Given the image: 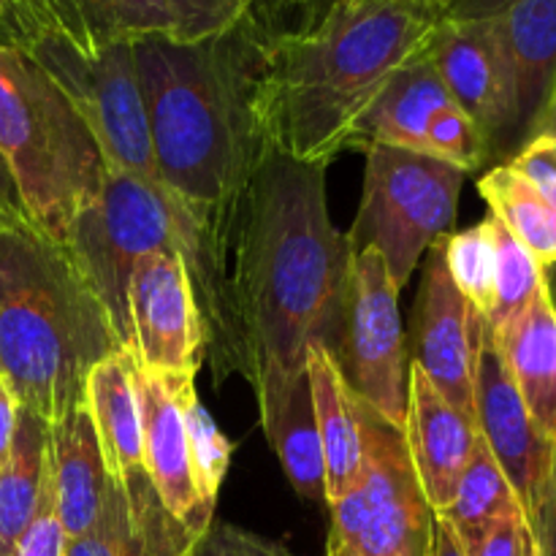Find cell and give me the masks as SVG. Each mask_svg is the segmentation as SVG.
<instances>
[{"instance_id":"1","label":"cell","mask_w":556,"mask_h":556,"mask_svg":"<svg viewBox=\"0 0 556 556\" xmlns=\"http://www.w3.org/2000/svg\"><path fill=\"white\" fill-rule=\"evenodd\" d=\"M231 372L255 396L307 372V351L334 353L353 248L331 223L326 166L264 152L215 231Z\"/></svg>"},{"instance_id":"2","label":"cell","mask_w":556,"mask_h":556,"mask_svg":"<svg viewBox=\"0 0 556 556\" xmlns=\"http://www.w3.org/2000/svg\"><path fill=\"white\" fill-rule=\"evenodd\" d=\"M418 0H337L309 30L258 43L250 109L266 152L329 166L396 68L429 43Z\"/></svg>"},{"instance_id":"3","label":"cell","mask_w":556,"mask_h":556,"mask_svg":"<svg viewBox=\"0 0 556 556\" xmlns=\"http://www.w3.org/2000/svg\"><path fill=\"white\" fill-rule=\"evenodd\" d=\"M130 43L163 188L212 231L266 152L250 109L261 38L244 20L206 41Z\"/></svg>"},{"instance_id":"4","label":"cell","mask_w":556,"mask_h":556,"mask_svg":"<svg viewBox=\"0 0 556 556\" xmlns=\"http://www.w3.org/2000/svg\"><path fill=\"white\" fill-rule=\"evenodd\" d=\"M123 351L68 250L30 223L0 226V372L20 407L58 421L85 402L90 369Z\"/></svg>"},{"instance_id":"5","label":"cell","mask_w":556,"mask_h":556,"mask_svg":"<svg viewBox=\"0 0 556 556\" xmlns=\"http://www.w3.org/2000/svg\"><path fill=\"white\" fill-rule=\"evenodd\" d=\"M63 248L106 309L123 351L130 345V277L141 258L155 253H182L206 345H220L226 337L223 280L212 255V233L168 190L103 166L101 185L74 215Z\"/></svg>"},{"instance_id":"6","label":"cell","mask_w":556,"mask_h":556,"mask_svg":"<svg viewBox=\"0 0 556 556\" xmlns=\"http://www.w3.org/2000/svg\"><path fill=\"white\" fill-rule=\"evenodd\" d=\"M0 155L30 226L63 244L79 206L101 185L103 157L52 76L11 43H0Z\"/></svg>"},{"instance_id":"7","label":"cell","mask_w":556,"mask_h":556,"mask_svg":"<svg viewBox=\"0 0 556 556\" xmlns=\"http://www.w3.org/2000/svg\"><path fill=\"white\" fill-rule=\"evenodd\" d=\"M364 190L348 231L353 253L378 250L394 286L405 288L424 255L448 237L467 174L427 152L372 144Z\"/></svg>"},{"instance_id":"8","label":"cell","mask_w":556,"mask_h":556,"mask_svg":"<svg viewBox=\"0 0 556 556\" xmlns=\"http://www.w3.org/2000/svg\"><path fill=\"white\" fill-rule=\"evenodd\" d=\"M14 47L25 49L63 90L96 139L103 166L163 188L136 74L134 43L79 47L63 33L33 30Z\"/></svg>"},{"instance_id":"9","label":"cell","mask_w":556,"mask_h":556,"mask_svg":"<svg viewBox=\"0 0 556 556\" xmlns=\"http://www.w3.org/2000/svg\"><path fill=\"white\" fill-rule=\"evenodd\" d=\"M364 465L358 481L329 503L331 532L356 556H432L438 514L413 470L402 429L358 402Z\"/></svg>"},{"instance_id":"10","label":"cell","mask_w":556,"mask_h":556,"mask_svg":"<svg viewBox=\"0 0 556 556\" xmlns=\"http://www.w3.org/2000/svg\"><path fill=\"white\" fill-rule=\"evenodd\" d=\"M331 356L362 405L391 427H405L410 356L402 329L400 288L378 250L364 248L353 255L342 331Z\"/></svg>"},{"instance_id":"11","label":"cell","mask_w":556,"mask_h":556,"mask_svg":"<svg viewBox=\"0 0 556 556\" xmlns=\"http://www.w3.org/2000/svg\"><path fill=\"white\" fill-rule=\"evenodd\" d=\"M427 52L456 106L478 125L489 152L516 150V85L497 27L486 14L448 9Z\"/></svg>"},{"instance_id":"12","label":"cell","mask_w":556,"mask_h":556,"mask_svg":"<svg viewBox=\"0 0 556 556\" xmlns=\"http://www.w3.org/2000/svg\"><path fill=\"white\" fill-rule=\"evenodd\" d=\"M476 427L503 476L516 492L527 525L538 519L552 481L556 443L548 440L527 410L494 329L483 318L478 326L476 369H472Z\"/></svg>"},{"instance_id":"13","label":"cell","mask_w":556,"mask_h":556,"mask_svg":"<svg viewBox=\"0 0 556 556\" xmlns=\"http://www.w3.org/2000/svg\"><path fill=\"white\" fill-rule=\"evenodd\" d=\"M136 367L195 378L206 351L204 320L182 253H155L136 264L128 291Z\"/></svg>"},{"instance_id":"14","label":"cell","mask_w":556,"mask_h":556,"mask_svg":"<svg viewBox=\"0 0 556 556\" xmlns=\"http://www.w3.org/2000/svg\"><path fill=\"white\" fill-rule=\"evenodd\" d=\"M483 315L462 296L443 258V239L429 250L424 264L421 291L413 313L410 364L465 416L476 421L472 369H476L478 326Z\"/></svg>"},{"instance_id":"15","label":"cell","mask_w":556,"mask_h":556,"mask_svg":"<svg viewBox=\"0 0 556 556\" xmlns=\"http://www.w3.org/2000/svg\"><path fill=\"white\" fill-rule=\"evenodd\" d=\"M130 372L139 402L141 462L147 481L161 500L163 510L195 541L212 527V514L204 510L190 478L188 438L177 402V375L147 372L136 367L134 358Z\"/></svg>"},{"instance_id":"16","label":"cell","mask_w":556,"mask_h":556,"mask_svg":"<svg viewBox=\"0 0 556 556\" xmlns=\"http://www.w3.org/2000/svg\"><path fill=\"white\" fill-rule=\"evenodd\" d=\"M402 434L424 497L434 514H443L454 500L481 434L476 421L456 410L416 364H410L407 375V416Z\"/></svg>"},{"instance_id":"17","label":"cell","mask_w":556,"mask_h":556,"mask_svg":"<svg viewBox=\"0 0 556 556\" xmlns=\"http://www.w3.org/2000/svg\"><path fill=\"white\" fill-rule=\"evenodd\" d=\"M451 9L486 14L516 85V150L532 139L556 87V0H459Z\"/></svg>"},{"instance_id":"18","label":"cell","mask_w":556,"mask_h":556,"mask_svg":"<svg viewBox=\"0 0 556 556\" xmlns=\"http://www.w3.org/2000/svg\"><path fill=\"white\" fill-rule=\"evenodd\" d=\"M49 472L54 514L65 541H76L96 527L117 486L106 470L85 402L49 424Z\"/></svg>"},{"instance_id":"19","label":"cell","mask_w":556,"mask_h":556,"mask_svg":"<svg viewBox=\"0 0 556 556\" xmlns=\"http://www.w3.org/2000/svg\"><path fill=\"white\" fill-rule=\"evenodd\" d=\"M448 103H454V98L445 90L443 79L424 47L380 87L375 101L364 112L362 123L356 125L351 150L364 152L372 144H386L424 152L429 123Z\"/></svg>"},{"instance_id":"20","label":"cell","mask_w":556,"mask_h":556,"mask_svg":"<svg viewBox=\"0 0 556 556\" xmlns=\"http://www.w3.org/2000/svg\"><path fill=\"white\" fill-rule=\"evenodd\" d=\"M85 405L96 427L103 462L123 489L144 486L141 462V421L136 402L128 351H117L90 369L85 383Z\"/></svg>"},{"instance_id":"21","label":"cell","mask_w":556,"mask_h":556,"mask_svg":"<svg viewBox=\"0 0 556 556\" xmlns=\"http://www.w3.org/2000/svg\"><path fill=\"white\" fill-rule=\"evenodd\" d=\"M494 334L527 410L556 443V304L548 282L525 313Z\"/></svg>"},{"instance_id":"22","label":"cell","mask_w":556,"mask_h":556,"mask_svg":"<svg viewBox=\"0 0 556 556\" xmlns=\"http://www.w3.org/2000/svg\"><path fill=\"white\" fill-rule=\"evenodd\" d=\"M307 380L320 448H324L326 505H329L340 500L362 476V416H358V400L348 389L331 351H326L324 345H313L307 351Z\"/></svg>"},{"instance_id":"23","label":"cell","mask_w":556,"mask_h":556,"mask_svg":"<svg viewBox=\"0 0 556 556\" xmlns=\"http://www.w3.org/2000/svg\"><path fill=\"white\" fill-rule=\"evenodd\" d=\"M190 543L155 492L130 497L117 483L96 527L65 543V556H185Z\"/></svg>"},{"instance_id":"24","label":"cell","mask_w":556,"mask_h":556,"mask_svg":"<svg viewBox=\"0 0 556 556\" xmlns=\"http://www.w3.org/2000/svg\"><path fill=\"white\" fill-rule=\"evenodd\" d=\"M258 410L269 445L293 489L309 503H326V462L307 372L286 389L261 396Z\"/></svg>"},{"instance_id":"25","label":"cell","mask_w":556,"mask_h":556,"mask_svg":"<svg viewBox=\"0 0 556 556\" xmlns=\"http://www.w3.org/2000/svg\"><path fill=\"white\" fill-rule=\"evenodd\" d=\"M49 481V421L20 407L11 456L0 470V556L14 554L41 508Z\"/></svg>"},{"instance_id":"26","label":"cell","mask_w":556,"mask_h":556,"mask_svg":"<svg viewBox=\"0 0 556 556\" xmlns=\"http://www.w3.org/2000/svg\"><path fill=\"white\" fill-rule=\"evenodd\" d=\"M38 30L63 33L79 47H96L155 33L172 36V20L161 0H54L49 25Z\"/></svg>"},{"instance_id":"27","label":"cell","mask_w":556,"mask_h":556,"mask_svg":"<svg viewBox=\"0 0 556 556\" xmlns=\"http://www.w3.org/2000/svg\"><path fill=\"white\" fill-rule=\"evenodd\" d=\"M478 190L489 204V215L497 217L543 269L556 264V212L510 163L489 168L478 179Z\"/></svg>"},{"instance_id":"28","label":"cell","mask_w":556,"mask_h":556,"mask_svg":"<svg viewBox=\"0 0 556 556\" xmlns=\"http://www.w3.org/2000/svg\"><path fill=\"white\" fill-rule=\"evenodd\" d=\"M519 508L521 505L516 500V492L510 489L508 478L503 476L497 462H494L492 451L486 448L483 440H478L470 465H467L465 476L456 486L454 500L438 516L448 521V527L456 532L467 556H470L478 548V543L483 541V535L500 519H505V516Z\"/></svg>"},{"instance_id":"29","label":"cell","mask_w":556,"mask_h":556,"mask_svg":"<svg viewBox=\"0 0 556 556\" xmlns=\"http://www.w3.org/2000/svg\"><path fill=\"white\" fill-rule=\"evenodd\" d=\"M177 402L182 410L185 438H188V459H190V478H193L195 494L206 514L215 516L217 494H220L223 481H226L228 465H231V443L204 402L195 394V386L190 375H177Z\"/></svg>"},{"instance_id":"30","label":"cell","mask_w":556,"mask_h":556,"mask_svg":"<svg viewBox=\"0 0 556 556\" xmlns=\"http://www.w3.org/2000/svg\"><path fill=\"white\" fill-rule=\"evenodd\" d=\"M489 226H492L494 250H497V286H494L492 315L486 320L494 331H500L516 315H521L530 307L532 299L538 296V291L548 280L535 255L497 217L489 215Z\"/></svg>"},{"instance_id":"31","label":"cell","mask_w":556,"mask_h":556,"mask_svg":"<svg viewBox=\"0 0 556 556\" xmlns=\"http://www.w3.org/2000/svg\"><path fill=\"white\" fill-rule=\"evenodd\" d=\"M443 258L462 296L483 318H489L494 307V286H497V250H494L489 217L478 226L443 237Z\"/></svg>"},{"instance_id":"32","label":"cell","mask_w":556,"mask_h":556,"mask_svg":"<svg viewBox=\"0 0 556 556\" xmlns=\"http://www.w3.org/2000/svg\"><path fill=\"white\" fill-rule=\"evenodd\" d=\"M424 152L462 168L465 174L478 172L492 157L486 136L478 130V125L456 103H448V106L434 114L427 128Z\"/></svg>"},{"instance_id":"33","label":"cell","mask_w":556,"mask_h":556,"mask_svg":"<svg viewBox=\"0 0 556 556\" xmlns=\"http://www.w3.org/2000/svg\"><path fill=\"white\" fill-rule=\"evenodd\" d=\"M172 20V38L206 41L233 30L250 16V0H161Z\"/></svg>"},{"instance_id":"34","label":"cell","mask_w":556,"mask_h":556,"mask_svg":"<svg viewBox=\"0 0 556 556\" xmlns=\"http://www.w3.org/2000/svg\"><path fill=\"white\" fill-rule=\"evenodd\" d=\"M185 556H296L282 543L261 538L233 525H215L190 543Z\"/></svg>"},{"instance_id":"35","label":"cell","mask_w":556,"mask_h":556,"mask_svg":"<svg viewBox=\"0 0 556 556\" xmlns=\"http://www.w3.org/2000/svg\"><path fill=\"white\" fill-rule=\"evenodd\" d=\"M508 163L556 212V139H552V136H535Z\"/></svg>"},{"instance_id":"36","label":"cell","mask_w":556,"mask_h":556,"mask_svg":"<svg viewBox=\"0 0 556 556\" xmlns=\"http://www.w3.org/2000/svg\"><path fill=\"white\" fill-rule=\"evenodd\" d=\"M65 532L60 527L58 514H54V494L52 481H49L47 494L41 500L36 519L27 527L25 535L16 543L14 554L11 556H65Z\"/></svg>"},{"instance_id":"37","label":"cell","mask_w":556,"mask_h":556,"mask_svg":"<svg viewBox=\"0 0 556 556\" xmlns=\"http://www.w3.org/2000/svg\"><path fill=\"white\" fill-rule=\"evenodd\" d=\"M527 538H530V525L525 519V510L519 508L500 519L470 556H525Z\"/></svg>"},{"instance_id":"38","label":"cell","mask_w":556,"mask_h":556,"mask_svg":"<svg viewBox=\"0 0 556 556\" xmlns=\"http://www.w3.org/2000/svg\"><path fill=\"white\" fill-rule=\"evenodd\" d=\"M54 0H20L16 3L14 20L9 22V27L3 30L0 43H20V38H25L30 30L49 25V16H52Z\"/></svg>"},{"instance_id":"39","label":"cell","mask_w":556,"mask_h":556,"mask_svg":"<svg viewBox=\"0 0 556 556\" xmlns=\"http://www.w3.org/2000/svg\"><path fill=\"white\" fill-rule=\"evenodd\" d=\"M532 535H535L541 556H556V451H554V467H552V481H548L546 500L538 514V519L530 525Z\"/></svg>"},{"instance_id":"40","label":"cell","mask_w":556,"mask_h":556,"mask_svg":"<svg viewBox=\"0 0 556 556\" xmlns=\"http://www.w3.org/2000/svg\"><path fill=\"white\" fill-rule=\"evenodd\" d=\"M16 421H20V400H16L14 389H11V383L0 372V470H3L11 456Z\"/></svg>"},{"instance_id":"41","label":"cell","mask_w":556,"mask_h":556,"mask_svg":"<svg viewBox=\"0 0 556 556\" xmlns=\"http://www.w3.org/2000/svg\"><path fill=\"white\" fill-rule=\"evenodd\" d=\"M0 212L9 217L11 223H30L25 215V206H22L20 188L14 182V174H11L9 163L0 155Z\"/></svg>"},{"instance_id":"42","label":"cell","mask_w":556,"mask_h":556,"mask_svg":"<svg viewBox=\"0 0 556 556\" xmlns=\"http://www.w3.org/2000/svg\"><path fill=\"white\" fill-rule=\"evenodd\" d=\"M432 556H467L465 546L459 543L456 532L451 530L448 521H443L438 516L434 521V554Z\"/></svg>"},{"instance_id":"43","label":"cell","mask_w":556,"mask_h":556,"mask_svg":"<svg viewBox=\"0 0 556 556\" xmlns=\"http://www.w3.org/2000/svg\"><path fill=\"white\" fill-rule=\"evenodd\" d=\"M535 136H552V139H556V87L552 98H548L546 109H543L541 119H538L535 130H532V139H535Z\"/></svg>"},{"instance_id":"44","label":"cell","mask_w":556,"mask_h":556,"mask_svg":"<svg viewBox=\"0 0 556 556\" xmlns=\"http://www.w3.org/2000/svg\"><path fill=\"white\" fill-rule=\"evenodd\" d=\"M16 3H20V0H0V30H5L9 22L14 20Z\"/></svg>"},{"instance_id":"45","label":"cell","mask_w":556,"mask_h":556,"mask_svg":"<svg viewBox=\"0 0 556 556\" xmlns=\"http://www.w3.org/2000/svg\"><path fill=\"white\" fill-rule=\"evenodd\" d=\"M418 3L424 5V9H429L432 11V14H445V11L451 9V5L454 3H459V0H418Z\"/></svg>"},{"instance_id":"46","label":"cell","mask_w":556,"mask_h":556,"mask_svg":"<svg viewBox=\"0 0 556 556\" xmlns=\"http://www.w3.org/2000/svg\"><path fill=\"white\" fill-rule=\"evenodd\" d=\"M326 556H356V554L348 552L340 541H334V538L329 535V543H326Z\"/></svg>"},{"instance_id":"47","label":"cell","mask_w":556,"mask_h":556,"mask_svg":"<svg viewBox=\"0 0 556 556\" xmlns=\"http://www.w3.org/2000/svg\"><path fill=\"white\" fill-rule=\"evenodd\" d=\"M525 556H541V548H538V541H535V535H532V530H530V538H527Z\"/></svg>"},{"instance_id":"48","label":"cell","mask_w":556,"mask_h":556,"mask_svg":"<svg viewBox=\"0 0 556 556\" xmlns=\"http://www.w3.org/2000/svg\"><path fill=\"white\" fill-rule=\"evenodd\" d=\"M3 223H11V220H9V217L3 215V212H0V226H3Z\"/></svg>"}]
</instances>
